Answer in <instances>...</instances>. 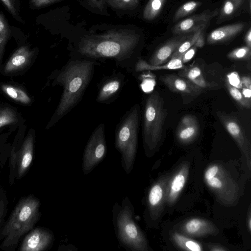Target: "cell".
Segmentation results:
<instances>
[{
  "label": "cell",
  "mask_w": 251,
  "mask_h": 251,
  "mask_svg": "<svg viewBox=\"0 0 251 251\" xmlns=\"http://www.w3.org/2000/svg\"><path fill=\"white\" fill-rule=\"evenodd\" d=\"M140 36L135 31L123 28L109 30L80 39L72 54L73 58L108 59L128 73H132L140 57L137 55Z\"/></svg>",
  "instance_id": "1"
},
{
  "label": "cell",
  "mask_w": 251,
  "mask_h": 251,
  "mask_svg": "<svg viewBox=\"0 0 251 251\" xmlns=\"http://www.w3.org/2000/svg\"><path fill=\"white\" fill-rule=\"evenodd\" d=\"M100 65L94 60L71 57L51 75L52 85L63 88L58 104L50 118L47 129L54 126L82 100L93 78L95 67Z\"/></svg>",
  "instance_id": "2"
},
{
  "label": "cell",
  "mask_w": 251,
  "mask_h": 251,
  "mask_svg": "<svg viewBox=\"0 0 251 251\" xmlns=\"http://www.w3.org/2000/svg\"><path fill=\"white\" fill-rule=\"evenodd\" d=\"M40 202L33 195L21 199L0 233V248L15 250L20 239L33 227L40 217Z\"/></svg>",
  "instance_id": "3"
},
{
  "label": "cell",
  "mask_w": 251,
  "mask_h": 251,
  "mask_svg": "<svg viewBox=\"0 0 251 251\" xmlns=\"http://www.w3.org/2000/svg\"><path fill=\"white\" fill-rule=\"evenodd\" d=\"M134 207L128 197L121 204L115 202L112 210V222L120 246L126 251H149L148 239L136 223Z\"/></svg>",
  "instance_id": "4"
},
{
  "label": "cell",
  "mask_w": 251,
  "mask_h": 251,
  "mask_svg": "<svg viewBox=\"0 0 251 251\" xmlns=\"http://www.w3.org/2000/svg\"><path fill=\"white\" fill-rule=\"evenodd\" d=\"M140 120V106L135 104L124 114L115 131L114 146L121 154V165L127 174L134 164Z\"/></svg>",
  "instance_id": "5"
},
{
  "label": "cell",
  "mask_w": 251,
  "mask_h": 251,
  "mask_svg": "<svg viewBox=\"0 0 251 251\" xmlns=\"http://www.w3.org/2000/svg\"><path fill=\"white\" fill-rule=\"evenodd\" d=\"M167 115L163 98L157 92L150 95L145 100L142 123L143 147L147 156H151L160 143Z\"/></svg>",
  "instance_id": "6"
},
{
  "label": "cell",
  "mask_w": 251,
  "mask_h": 251,
  "mask_svg": "<svg viewBox=\"0 0 251 251\" xmlns=\"http://www.w3.org/2000/svg\"><path fill=\"white\" fill-rule=\"evenodd\" d=\"M203 178L209 189L223 205L231 207L238 202V184L222 165L217 163L209 165L204 171Z\"/></svg>",
  "instance_id": "7"
},
{
  "label": "cell",
  "mask_w": 251,
  "mask_h": 251,
  "mask_svg": "<svg viewBox=\"0 0 251 251\" xmlns=\"http://www.w3.org/2000/svg\"><path fill=\"white\" fill-rule=\"evenodd\" d=\"M106 152L105 125L101 123L94 130L84 149L82 164L83 174L91 173L104 159Z\"/></svg>",
  "instance_id": "8"
},
{
  "label": "cell",
  "mask_w": 251,
  "mask_h": 251,
  "mask_svg": "<svg viewBox=\"0 0 251 251\" xmlns=\"http://www.w3.org/2000/svg\"><path fill=\"white\" fill-rule=\"evenodd\" d=\"M171 175H165L154 181L149 189L146 200L145 216L148 222L159 219L166 204V192Z\"/></svg>",
  "instance_id": "9"
},
{
  "label": "cell",
  "mask_w": 251,
  "mask_h": 251,
  "mask_svg": "<svg viewBox=\"0 0 251 251\" xmlns=\"http://www.w3.org/2000/svg\"><path fill=\"white\" fill-rule=\"evenodd\" d=\"M126 83L124 74L115 70L108 75L103 76L97 85L96 100L100 103L109 104L120 96Z\"/></svg>",
  "instance_id": "10"
},
{
  "label": "cell",
  "mask_w": 251,
  "mask_h": 251,
  "mask_svg": "<svg viewBox=\"0 0 251 251\" xmlns=\"http://www.w3.org/2000/svg\"><path fill=\"white\" fill-rule=\"evenodd\" d=\"M220 121L233 138L245 157L247 167L251 168V145L241 125L235 118L221 111L217 112Z\"/></svg>",
  "instance_id": "11"
},
{
  "label": "cell",
  "mask_w": 251,
  "mask_h": 251,
  "mask_svg": "<svg viewBox=\"0 0 251 251\" xmlns=\"http://www.w3.org/2000/svg\"><path fill=\"white\" fill-rule=\"evenodd\" d=\"M218 15V9L213 11L206 9L202 13L194 15L175 25L172 32L176 35L192 33L202 27H206L210 21Z\"/></svg>",
  "instance_id": "12"
},
{
  "label": "cell",
  "mask_w": 251,
  "mask_h": 251,
  "mask_svg": "<svg viewBox=\"0 0 251 251\" xmlns=\"http://www.w3.org/2000/svg\"><path fill=\"white\" fill-rule=\"evenodd\" d=\"M189 163L183 162L170 175L167 188L166 204L174 205L176 202L187 181L190 169Z\"/></svg>",
  "instance_id": "13"
},
{
  "label": "cell",
  "mask_w": 251,
  "mask_h": 251,
  "mask_svg": "<svg viewBox=\"0 0 251 251\" xmlns=\"http://www.w3.org/2000/svg\"><path fill=\"white\" fill-rule=\"evenodd\" d=\"M54 240L53 233L50 230L37 227L29 232L24 239L21 251H42L49 249Z\"/></svg>",
  "instance_id": "14"
},
{
  "label": "cell",
  "mask_w": 251,
  "mask_h": 251,
  "mask_svg": "<svg viewBox=\"0 0 251 251\" xmlns=\"http://www.w3.org/2000/svg\"><path fill=\"white\" fill-rule=\"evenodd\" d=\"M179 229L180 233L190 237L215 235L219 232L218 227L210 221L196 217L183 222Z\"/></svg>",
  "instance_id": "15"
},
{
  "label": "cell",
  "mask_w": 251,
  "mask_h": 251,
  "mask_svg": "<svg viewBox=\"0 0 251 251\" xmlns=\"http://www.w3.org/2000/svg\"><path fill=\"white\" fill-rule=\"evenodd\" d=\"M159 79L172 92L197 96L201 94L202 89L188 79L173 74L161 75Z\"/></svg>",
  "instance_id": "16"
},
{
  "label": "cell",
  "mask_w": 251,
  "mask_h": 251,
  "mask_svg": "<svg viewBox=\"0 0 251 251\" xmlns=\"http://www.w3.org/2000/svg\"><path fill=\"white\" fill-rule=\"evenodd\" d=\"M191 34L177 35L168 40L155 50L147 62L152 65H159L167 63L176 49Z\"/></svg>",
  "instance_id": "17"
},
{
  "label": "cell",
  "mask_w": 251,
  "mask_h": 251,
  "mask_svg": "<svg viewBox=\"0 0 251 251\" xmlns=\"http://www.w3.org/2000/svg\"><path fill=\"white\" fill-rule=\"evenodd\" d=\"M34 150V134L29 132L25 138L17 155H16V165L17 176L22 177L27 172L33 159Z\"/></svg>",
  "instance_id": "18"
},
{
  "label": "cell",
  "mask_w": 251,
  "mask_h": 251,
  "mask_svg": "<svg viewBox=\"0 0 251 251\" xmlns=\"http://www.w3.org/2000/svg\"><path fill=\"white\" fill-rule=\"evenodd\" d=\"M199 127L196 117L192 115L184 116L180 121L176 131L177 141L182 144L193 141L198 135Z\"/></svg>",
  "instance_id": "19"
},
{
  "label": "cell",
  "mask_w": 251,
  "mask_h": 251,
  "mask_svg": "<svg viewBox=\"0 0 251 251\" xmlns=\"http://www.w3.org/2000/svg\"><path fill=\"white\" fill-rule=\"evenodd\" d=\"M33 55V51L27 46L18 48L6 62L4 73L10 74L18 72L26 67Z\"/></svg>",
  "instance_id": "20"
},
{
  "label": "cell",
  "mask_w": 251,
  "mask_h": 251,
  "mask_svg": "<svg viewBox=\"0 0 251 251\" xmlns=\"http://www.w3.org/2000/svg\"><path fill=\"white\" fill-rule=\"evenodd\" d=\"M245 27L244 23H237L217 28L209 34L207 42L214 44L227 41L240 33Z\"/></svg>",
  "instance_id": "21"
},
{
  "label": "cell",
  "mask_w": 251,
  "mask_h": 251,
  "mask_svg": "<svg viewBox=\"0 0 251 251\" xmlns=\"http://www.w3.org/2000/svg\"><path fill=\"white\" fill-rule=\"evenodd\" d=\"M183 54L171 58L167 63L159 65H152L141 57L137 60L132 73L144 71L183 69L185 66L182 61Z\"/></svg>",
  "instance_id": "22"
},
{
  "label": "cell",
  "mask_w": 251,
  "mask_h": 251,
  "mask_svg": "<svg viewBox=\"0 0 251 251\" xmlns=\"http://www.w3.org/2000/svg\"><path fill=\"white\" fill-rule=\"evenodd\" d=\"M171 237L176 246L183 250L191 251L203 250V248L199 242L177 231L172 232Z\"/></svg>",
  "instance_id": "23"
},
{
  "label": "cell",
  "mask_w": 251,
  "mask_h": 251,
  "mask_svg": "<svg viewBox=\"0 0 251 251\" xmlns=\"http://www.w3.org/2000/svg\"><path fill=\"white\" fill-rule=\"evenodd\" d=\"M244 0H225L218 15L217 24L221 23L234 16Z\"/></svg>",
  "instance_id": "24"
},
{
  "label": "cell",
  "mask_w": 251,
  "mask_h": 251,
  "mask_svg": "<svg viewBox=\"0 0 251 251\" xmlns=\"http://www.w3.org/2000/svg\"><path fill=\"white\" fill-rule=\"evenodd\" d=\"M181 70L178 74L179 76L188 79L202 88H206L208 87V84L204 79L201 70L198 67L195 66L185 67Z\"/></svg>",
  "instance_id": "25"
},
{
  "label": "cell",
  "mask_w": 251,
  "mask_h": 251,
  "mask_svg": "<svg viewBox=\"0 0 251 251\" xmlns=\"http://www.w3.org/2000/svg\"><path fill=\"white\" fill-rule=\"evenodd\" d=\"M1 89L3 92L12 100L24 104H28L31 100L23 90L8 84H2Z\"/></svg>",
  "instance_id": "26"
},
{
  "label": "cell",
  "mask_w": 251,
  "mask_h": 251,
  "mask_svg": "<svg viewBox=\"0 0 251 251\" xmlns=\"http://www.w3.org/2000/svg\"><path fill=\"white\" fill-rule=\"evenodd\" d=\"M166 0H149L144 11L143 17L147 21L154 19L160 13Z\"/></svg>",
  "instance_id": "27"
},
{
  "label": "cell",
  "mask_w": 251,
  "mask_h": 251,
  "mask_svg": "<svg viewBox=\"0 0 251 251\" xmlns=\"http://www.w3.org/2000/svg\"><path fill=\"white\" fill-rule=\"evenodd\" d=\"M10 35V29L8 23L2 14L0 12V62Z\"/></svg>",
  "instance_id": "28"
},
{
  "label": "cell",
  "mask_w": 251,
  "mask_h": 251,
  "mask_svg": "<svg viewBox=\"0 0 251 251\" xmlns=\"http://www.w3.org/2000/svg\"><path fill=\"white\" fill-rule=\"evenodd\" d=\"M201 4V2L195 0H191L184 3L176 11L173 18V22H175L192 13Z\"/></svg>",
  "instance_id": "29"
},
{
  "label": "cell",
  "mask_w": 251,
  "mask_h": 251,
  "mask_svg": "<svg viewBox=\"0 0 251 251\" xmlns=\"http://www.w3.org/2000/svg\"><path fill=\"white\" fill-rule=\"evenodd\" d=\"M205 27H202L192 33L191 35L176 49L171 58L183 54L186 50L192 47L200 34L204 31Z\"/></svg>",
  "instance_id": "30"
},
{
  "label": "cell",
  "mask_w": 251,
  "mask_h": 251,
  "mask_svg": "<svg viewBox=\"0 0 251 251\" xmlns=\"http://www.w3.org/2000/svg\"><path fill=\"white\" fill-rule=\"evenodd\" d=\"M17 121V115L13 109L5 107L0 110V128L15 124Z\"/></svg>",
  "instance_id": "31"
},
{
  "label": "cell",
  "mask_w": 251,
  "mask_h": 251,
  "mask_svg": "<svg viewBox=\"0 0 251 251\" xmlns=\"http://www.w3.org/2000/svg\"><path fill=\"white\" fill-rule=\"evenodd\" d=\"M226 87L231 97L241 106L250 109L251 107V100L246 99L241 91L237 88L231 85L226 81Z\"/></svg>",
  "instance_id": "32"
},
{
  "label": "cell",
  "mask_w": 251,
  "mask_h": 251,
  "mask_svg": "<svg viewBox=\"0 0 251 251\" xmlns=\"http://www.w3.org/2000/svg\"><path fill=\"white\" fill-rule=\"evenodd\" d=\"M105 1L113 8L120 10L134 9L138 4L135 0H105Z\"/></svg>",
  "instance_id": "33"
},
{
  "label": "cell",
  "mask_w": 251,
  "mask_h": 251,
  "mask_svg": "<svg viewBox=\"0 0 251 251\" xmlns=\"http://www.w3.org/2000/svg\"><path fill=\"white\" fill-rule=\"evenodd\" d=\"M251 49L247 46L239 47L229 52L227 57L234 60H249L251 56Z\"/></svg>",
  "instance_id": "34"
},
{
  "label": "cell",
  "mask_w": 251,
  "mask_h": 251,
  "mask_svg": "<svg viewBox=\"0 0 251 251\" xmlns=\"http://www.w3.org/2000/svg\"><path fill=\"white\" fill-rule=\"evenodd\" d=\"M10 14L17 21L23 22L20 14L19 0H0Z\"/></svg>",
  "instance_id": "35"
},
{
  "label": "cell",
  "mask_w": 251,
  "mask_h": 251,
  "mask_svg": "<svg viewBox=\"0 0 251 251\" xmlns=\"http://www.w3.org/2000/svg\"><path fill=\"white\" fill-rule=\"evenodd\" d=\"M139 78L142 80L141 87L145 92L151 91L155 85V82L153 75L149 73H144L139 75Z\"/></svg>",
  "instance_id": "36"
},
{
  "label": "cell",
  "mask_w": 251,
  "mask_h": 251,
  "mask_svg": "<svg viewBox=\"0 0 251 251\" xmlns=\"http://www.w3.org/2000/svg\"><path fill=\"white\" fill-rule=\"evenodd\" d=\"M226 81L238 89L243 87L241 78L237 72H232L227 75Z\"/></svg>",
  "instance_id": "37"
},
{
  "label": "cell",
  "mask_w": 251,
  "mask_h": 251,
  "mask_svg": "<svg viewBox=\"0 0 251 251\" xmlns=\"http://www.w3.org/2000/svg\"><path fill=\"white\" fill-rule=\"evenodd\" d=\"M62 0H30V5L32 8H39L52 4Z\"/></svg>",
  "instance_id": "38"
},
{
  "label": "cell",
  "mask_w": 251,
  "mask_h": 251,
  "mask_svg": "<svg viewBox=\"0 0 251 251\" xmlns=\"http://www.w3.org/2000/svg\"><path fill=\"white\" fill-rule=\"evenodd\" d=\"M197 48L195 46H193L183 54L182 61L184 64L189 61L194 57L197 51Z\"/></svg>",
  "instance_id": "39"
},
{
  "label": "cell",
  "mask_w": 251,
  "mask_h": 251,
  "mask_svg": "<svg viewBox=\"0 0 251 251\" xmlns=\"http://www.w3.org/2000/svg\"><path fill=\"white\" fill-rule=\"evenodd\" d=\"M207 249L210 251H226L228 250L225 246L219 244H210L207 246Z\"/></svg>",
  "instance_id": "40"
},
{
  "label": "cell",
  "mask_w": 251,
  "mask_h": 251,
  "mask_svg": "<svg viewBox=\"0 0 251 251\" xmlns=\"http://www.w3.org/2000/svg\"><path fill=\"white\" fill-rule=\"evenodd\" d=\"M6 210V203L4 200H0V226L5 217Z\"/></svg>",
  "instance_id": "41"
},
{
  "label": "cell",
  "mask_w": 251,
  "mask_h": 251,
  "mask_svg": "<svg viewBox=\"0 0 251 251\" xmlns=\"http://www.w3.org/2000/svg\"><path fill=\"white\" fill-rule=\"evenodd\" d=\"M90 4L94 7L99 9H102L103 7L105 0H87Z\"/></svg>",
  "instance_id": "42"
},
{
  "label": "cell",
  "mask_w": 251,
  "mask_h": 251,
  "mask_svg": "<svg viewBox=\"0 0 251 251\" xmlns=\"http://www.w3.org/2000/svg\"><path fill=\"white\" fill-rule=\"evenodd\" d=\"M203 31L198 37L194 45L197 48H202L204 45V37Z\"/></svg>",
  "instance_id": "43"
},
{
  "label": "cell",
  "mask_w": 251,
  "mask_h": 251,
  "mask_svg": "<svg viewBox=\"0 0 251 251\" xmlns=\"http://www.w3.org/2000/svg\"><path fill=\"white\" fill-rule=\"evenodd\" d=\"M242 86L251 89V79L250 77L244 76L241 78Z\"/></svg>",
  "instance_id": "44"
},
{
  "label": "cell",
  "mask_w": 251,
  "mask_h": 251,
  "mask_svg": "<svg viewBox=\"0 0 251 251\" xmlns=\"http://www.w3.org/2000/svg\"><path fill=\"white\" fill-rule=\"evenodd\" d=\"M244 40L246 46L250 48H251V28H250L246 32Z\"/></svg>",
  "instance_id": "45"
},
{
  "label": "cell",
  "mask_w": 251,
  "mask_h": 251,
  "mask_svg": "<svg viewBox=\"0 0 251 251\" xmlns=\"http://www.w3.org/2000/svg\"><path fill=\"white\" fill-rule=\"evenodd\" d=\"M241 92L246 99L249 100H251V89L243 87Z\"/></svg>",
  "instance_id": "46"
},
{
  "label": "cell",
  "mask_w": 251,
  "mask_h": 251,
  "mask_svg": "<svg viewBox=\"0 0 251 251\" xmlns=\"http://www.w3.org/2000/svg\"><path fill=\"white\" fill-rule=\"evenodd\" d=\"M247 226L249 232L251 231V214L250 208L249 209L247 218Z\"/></svg>",
  "instance_id": "47"
},
{
  "label": "cell",
  "mask_w": 251,
  "mask_h": 251,
  "mask_svg": "<svg viewBox=\"0 0 251 251\" xmlns=\"http://www.w3.org/2000/svg\"><path fill=\"white\" fill-rule=\"evenodd\" d=\"M137 2H138V0H135Z\"/></svg>",
  "instance_id": "48"
}]
</instances>
